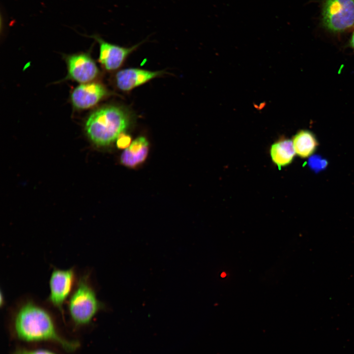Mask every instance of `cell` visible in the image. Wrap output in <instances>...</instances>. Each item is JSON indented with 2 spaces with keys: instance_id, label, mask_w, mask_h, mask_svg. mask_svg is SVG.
Returning <instances> with one entry per match:
<instances>
[{
  "instance_id": "cell-1",
  "label": "cell",
  "mask_w": 354,
  "mask_h": 354,
  "mask_svg": "<svg viewBox=\"0 0 354 354\" xmlns=\"http://www.w3.org/2000/svg\"><path fill=\"white\" fill-rule=\"evenodd\" d=\"M11 323L15 334L21 341L51 342L67 352L74 351L79 346L78 342L62 336L50 310L31 297L25 296L16 302Z\"/></svg>"
},
{
  "instance_id": "cell-2",
  "label": "cell",
  "mask_w": 354,
  "mask_h": 354,
  "mask_svg": "<svg viewBox=\"0 0 354 354\" xmlns=\"http://www.w3.org/2000/svg\"><path fill=\"white\" fill-rule=\"evenodd\" d=\"M130 117L122 108L109 105L92 112L85 124L90 140L97 146H108L116 141L128 127Z\"/></svg>"
},
{
  "instance_id": "cell-3",
  "label": "cell",
  "mask_w": 354,
  "mask_h": 354,
  "mask_svg": "<svg viewBox=\"0 0 354 354\" xmlns=\"http://www.w3.org/2000/svg\"><path fill=\"white\" fill-rule=\"evenodd\" d=\"M68 316L77 326L90 324L105 305L98 298L89 271L78 275L76 286L66 303Z\"/></svg>"
},
{
  "instance_id": "cell-4",
  "label": "cell",
  "mask_w": 354,
  "mask_h": 354,
  "mask_svg": "<svg viewBox=\"0 0 354 354\" xmlns=\"http://www.w3.org/2000/svg\"><path fill=\"white\" fill-rule=\"evenodd\" d=\"M321 24L327 31L343 33L354 27V0H323Z\"/></svg>"
},
{
  "instance_id": "cell-5",
  "label": "cell",
  "mask_w": 354,
  "mask_h": 354,
  "mask_svg": "<svg viewBox=\"0 0 354 354\" xmlns=\"http://www.w3.org/2000/svg\"><path fill=\"white\" fill-rule=\"evenodd\" d=\"M78 275L75 267L67 269L54 267L50 277L48 304L63 315L64 308L77 282Z\"/></svg>"
},
{
  "instance_id": "cell-6",
  "label": "cell",
  "mask_w": 354,
  "mask_h": 354,
  "mask_svg": "<svg viewBox=\"0 0 354 354\" xmlns=\"http://www.w3.org/2000/svg\"><path fill=\"white\" fill-rule=\"evenodd\" d=\"M65 60L67 73L66 79L81 84L91 82L99 75V69L90 55L78 53L67 56Z\"/></svg>"
},
{
  "instance_id": "cell-7",
  "label": "cell",
  "mask_w": 354,
  "mask_h": 354,
  "mask_svg": "<svg viewBox=\"0 0 354 354\" xmlns=\"http://www.w3.org/2000/svg\"><path fill=\"white\" fill-rule=\"evenodd\" d=\"M108 94L107 89L101 83L81 84L71 92L70 101L75 109L85 110L95 106Z\"/></svg>"
},
{
  "instance_id": "cell-8",
  "label": "cell",
  "mask_w": 354,
  "mask_h": 354,
  "mask_svg": "<svg viewBox=\"0 0 354 354\" xmlns=\"http://www.w3.org/2000/svg\"><path fill=\"white\" fill-rule=\"evenodd\" d=\"M91 37L99 45V63L105 70L110 71L118 69L128 56L141 44L139 43L131 47L125 48L105 41L97 35Z\"/></svg>"
},
{
  "instance_id": "cell-9",
  "label": "cell",
  "mask_w": 354,
  "mask_h": 354,
  "mask_svg": "<svg viewBox=\"0 0 354 354\" xmlns=\"http://www.w3.org/2000/svg\"><path fill=\"white\" fill-rule=\"evenodd\" d=\"M163 71H152L140 68H130L119 70L115 76L117 87L127 91L161 75Z\"/></svg>"
},
{
  "instance_id": "cell-10",
  "label": "cell",
  "mask_w": 354,
  "mask_h": 354,
  "mask_svg": "<svg viewBox=\"0 0 354 354\" xmlns=\"http://www.w3.org/2000/svg\"><path fill=\"white\" fill-rule=\"evenodd\" d=\"M148 151V142L143 136L134 140L122 153L121 163L128 167L133 168L143 162Z\"/></svg>"
},
{
  "instance_id": "cell-11",
  "label": "cell",
  "mask_w": 354,
  "mask_h": 354,
  "mask_svg": "<svg viewBox=\"0 0 354 354\" xmlns=\"http://www.w3.org/2000/svg\"><path fill=\"white\" fill-rule=\"evenodd\" d=\"M270 154L272 161L279 168L289 165L295 154L292 141L285 138L278 140L271 146Z\"/></svg>"
},
{
  "instance_id": "cell-12",
  "label": "cell",
  "mask_w": 354,
  "mask_h": 354,
  "mask_svg": "<svg viewBox=\"0 0 354 354\" xmlns=\"http://www.w3.org/2000/svg\"><path fill=\"white\" fill-rule=\"evenodd\" d=\"M295 153L301 158H307L315 151L318 145L314 134L307 130L298 131L293 138Z\"/></svg>"
},
{
  "instance_id": "cell-13",
  "label": "cell",
  "mask_w": 354,
  "mask_h": 354,
  "mask_svg": "<svg viewBox=\"0 0 354 354\" xmlns=\"http://www.w3.org/2000/svg\"><path fill=\"white\" fill-rule=\"evenodd\" d=\"M12 354H56L50 351L44 349H29L18 348L15 350Z\"/></svg>"
},
{
  "instance_id": "cell-14",
  "label": "cell",
  "mask_w": 354,
  "mask_h": 354,
  "mask_svg": "<svg viewBox=\"0 0 354 354\" xmlns=\"http://www.w3.org/2000/svg\"><path fill=\"white\" fill-rule=\"evenodd\" d=\"M116 141L117 146L119 148H126L131 144L130 137L123 133L121 134Z\"/></svg>"
},
{
  "instance_id": "cell-15",
  "label": "cell",
  "mask_w": 354,
  "mask_h": 354,
  "mask_svg": "<svg viewBox=\"0 0 354 354\" xmlns=\"http://www.w3.org/2000/svg\"><path fill=\"white\" fill-rule=\"evenodd\" d=\"M348 45L349 47H350L354 51V30H353L351 35L348 43Z\"/></svg>"
},
{
  "instance_id": "cell-16",
  "label": "cell",
  "mask_w": 354,
  "mask_h": 354,
  "mask_svg": "<svg viewBox=\"0 0 354 354\" xmlns=\"http://www.w3.org/2000/svg\"><path fill=\"white\" fill-rule=\"evenodd\" d=\"M226 273L224 272H222L221 274V276L222 277H225L226 276Z\"/></svg>"
}]
</instances>
